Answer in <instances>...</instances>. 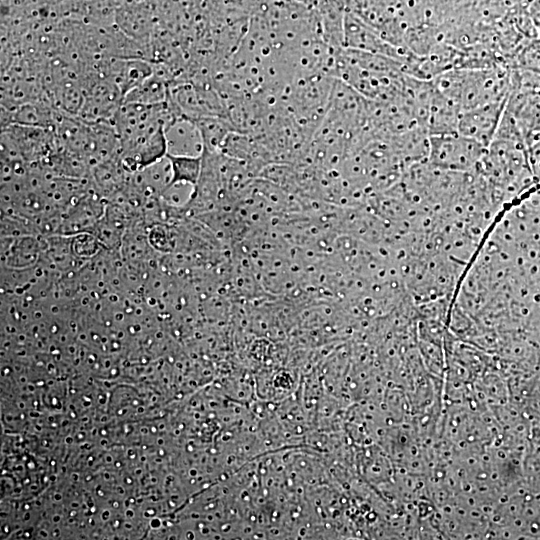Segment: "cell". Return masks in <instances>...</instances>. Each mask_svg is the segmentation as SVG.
<instances>
[{"mask_svg":"<svg viewBox=\"0 0 540 540\" xmlns=\"http://www.w3.org/2000/svg\"><path fill=\"white\" fill-rule=\"evenodd\" d=\"M164 133L166 155L194 157L203 155L205 145L195 120L176 116L165 126Z\"/></svg>","mask_w":540,"mask_h":540,"instance_id":"4","label":"cell"},{"mask_svg":"<svg viewBox=\"0 0 540 540\" xmlns=\"http://www.w3.org/2000/svg\"><path fill=\"white\" fill-rule=\"evenodd\" d=\"M171 164V183H187L197 186L202 172V156L166 155ZM170 183V184H171Z\"/></svg>","mask_w":540,"mask_h":540,"instance_id":"9","label":"cell"},{"mask_svg":"<svg viewBox=\"0 0 540 540\" xmlns=\"http://www.w3.org/2000/svg\"><path fill=\"white\" fill-rule=\"evenodd\" d=\"M123 102V94L103 79L89 86L77 116L88 124L111 121Z\"/></svg>","mask_w":540,"mask_h":540,"instance_id":"3","label":"cell"},{"mask_svg":"<svg viewBox=\"0 0 540 540\" xmlns=\"http://www.w3.org/2000/svg\"><path fill=\"white\" fill-rule=\"evenodd\" d=\"M507 100L508 98L463 111L458 121V133L487 148L495 137Z\"/></svg>","mask_w":540,"mask_h":540,"instance_id":"2","label":"cell"},{"mask_svg":"<svg viewBox=\"0 0 540 540\" xmlns=\"http://www.w3.org/2000/svg\"><path fill=\"white\" fill-rule=\"evenodd\" d=\"M154 71V65L142 58H115L103 66L105 80L114 84L124 96Z\"/></svg>","mask_w":540,"mask_h":540,"instance_id":"5","label":"cell"},{"mask_svg":"<svg viewBox=\"0 0 540 540\" xmlns=\"http://www.w3.org/2000/svg\"><path fill=\"white\" fill-rule=\"evenodd\" d=\"M119 30L136 41H144L150 36L153 16L143 0H124L115 15Z\"/></svg>","mask_w":540,"mask_h":540,"instance_id":"6","label":"cell"},{"mask_svg":"<svg viewBox=\"0 0 540 540\" xmlns=\"http://www.w3.org/2000/svg\"><path fill=\"white\" fill-rule=\"evenodd\" d=\"M170 84L163 68L156 69L141 84L130 90L123 102L157 104L168 100Z\"/></svg>","mask_w":540,"mask_h":540,"instance_id":"7","label":"cell"},{"mask_svg":"<svg viewBox=\"0 0 540 540\" xmlns=\"http://www.w3.org/2000/svg\"><path fill=\"white\" fill-rule=\"evenodd\" d=\"M486 147L458 132L429 135L427 160L435 167L456 173L477 169Z\"/></svg>","mask_w":540,"mask_h":540,"instance_id":"1","label":"cell"},{"mask_svg":"<svg viewBox=\"0 0 540 540\" xmlns=\"http://www.w3.org/2000/svg\"><path fill=\"white\" fill-rule=\"evenodd\" d=\"M529 165L536 185H540V130L530 134L526 140Z\"/></svg>","mask_w":540,"mask_h":540,"instance_id":"10","label":"cell"},{"mask_svg":"<svg viewBox=\"0 0 540 540\" xmlns=\"http://www.w3.org/2000/svg\"><path fill=\"white\" fill-rule=\"evenodd\" d=\"M195 121L203 137L204 151L219 152L226 137L234 131L227 117L207 116Z\"/></svg>","mask_w":540,"mask_h":540,"instance_id":"8","label":"cell"}]
</instances>
